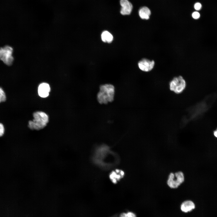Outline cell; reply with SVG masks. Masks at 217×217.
Wrapping results in <instances>:
<instances>
[{"instance_id": "6da1fadb", "label": "cell", "mask_w": 217, "mask_h": 217, "mask_svg": "<svg viewBox=\"0 0 217 217\" xmlns=\"http://www.w3.org/2000/svg\"><path fill=\"white\" fill-rule=\"evenodd\" d=\"M186 181V175L181 170L170 172L166 180V186L170 189L175 190L182 185Z\"/></svg>"}, {"instance_id": "7a4b0ae2", "label": "cell", "mask_w": 217, "mask_h": 217, "mask_svg": "<svg viewBox=\"0 0 217 217\" xmlns=\"http://www.w3.org/2000/svg\"><path fill=\"white\" fill-rule=\"evenodd\" d=\"M115 89L112 84H106L101 85L97 95V99L101 104H106L113 100Z\"/></svg>"}, {"instance_id": "3957f363", "label": "cell", "mask_w": 217, "mask_h": 217, "mask_svg": "<svg viewBox=\"0 0 217 217\" xmlns=\"http://www.w3.org/2000/svg\"><path fill=\"white\" fill-rule=\"evenodd\" d=\"M33 120L28 122V127L31 129L39 130L45 127L49 121L48 115L44 112H36L33 115Z\"/></svg>"}, {"instance_id": "277c9868", "label": "cell", "mask_w": 217, "mask_h": 217, "mask_svg": "<svg viewBox=\"0 0 217 217\" xmlns=\"http://www.w3.org/2000/svg\"><path fill=\"white\" fill-rule=\"evenodd\" d=\"M186 86V81L181 76L174 77L169 83L170 90L177 94L182 93L185 89Z\"/></svg>"}, {"instance_id": "5b68a950", "label": "cell", "mask_w": 217, "mask_h": 217, "mask_svg": "<svg viewBox=\"0 0 217 217\" xmlns=\"http://www.w3.org/2000/svg\"><path fill=\"white\" fill-rule=\"evenodd\" d=\"M13 51V48L8 46L0 48V59L7 65H11L12 64L14 60Z\"/></svg>"}, {"instance_id": "8992f818", "label": "cell", "mask_w": 217, "mask_h": 217, "mask_svg": "<svg viewBox=\"0 0 217 217\" xmlns=\"http://www.w3.org/2000/svg\"><path fill=\"white\" fill-rule=\"evenodd\" d=\"M155 65L154 60H150L146 58H143L138 63L139 68L142 71L149 72L153 68Z\"/></svg>"}, {"instance_id": "52a82bcc", "label": "cell", "mask_w": 217, "mask_h": 217, "mask_svg": "<svg viewBox=\"0 0 217 217\" xmlns=\"http://www.w3.org/2000/svg\"><path fill=\"white\" fill-rule=\"evenodd\" d=\"M120 5L121 7L120 13L123 15L130 14L131 13L133 6L128 0H120Z\"/></svg>"}, {"instance_id": "ba28073f", "label": "cell", "mask_w": 217, "mask_h": 217, "mask_svg": "<svg viewBox=\"0 0 217 217\" xmlns=\"http://www.w3.org/2000/svg\"><path fill=\"white\" fill-rule=\"evenodd\" d=\"M50 90V87L48 84L42 83L38 87V94L42 97H46L49 96Z\"/></svg>"}, {"instance_id": "9c48e42d", "label": "cell", "mask_w": 217, "mask_h": 217, "mask_svg": "<svg viewBox=\"0 0 217 217\" xmlns=\"http://www.w3.org/2000/svg\"><path fill=\"white\" fill-rule=\"evenodd\" d=\"M195 208L194 203L190 200H186L184 201L181 206L182 211L186 213L190 212Z\"/></svg>"}, {"instance_id": "30bf717a", "label": "cell", "mask_w": 217, "mask_h": 217, "mask_svg": "<svg viewBox=\"0 0 217 217\" xmlns=\"http://www.w3.org/2000/svg\"><path fill=\"white\" fill-rule=\"evenodd\" d=\"M139 14L142 19L148 20L151 14V11L148 7H143L140 9L139 11Z\"/></svg>"}, {"instance_id": "8fae6325", "label": "cell", "mask_w": 217, "mask_h": 217, "mask_svg": "<svg viewBox=\"0 0 217 217\" xmlns=\"http://www.w3.org/2000/svg\"><path fill=\"white\" fill-rule=\"evenodd\" d=\"M101 38L103 42L110 43L113 40V37L112 34L109 32L105 30L102 33Z\"/></svg>"}, {"instance_id": "7c38bea8", "label": "cell", "mask_w": 217, "mask_h": 217, "mask_svg": "<svg viewBox=\"0 0 217 217\" xmlns=\"http://www.w3.org/2000/svg\"><path fill=\"white\" fill-rule=\"evenodd\" d=\"M119 170H116V171H113L110 175V179L114 183L116 182L117 180H118L121 178L124 175V173L122 171H121L118 174Z\"/></svg>"}, {"instance_id": "4fadbf2b", "label": "cell", "mask_w": 217, "mask_h": 217, "mask_svg": "<svg viewBox=\"0 0 217 217\" xmlns=\"http://www.w3.org/2000/svg\"><path fill=\"white\" fill-rule=\"evenodd\" d=\"M7 95L3 88L0 86V104L4 102L7 100Z\"/></svg>"}, {"instance_id": "5bb4252c", "label": "cell", "mask_w": 217, "mask_h": 217, "mask_svg": "<svg viewBox=\"0 0 217 217\" xmlns=\"http://www.w3.org/2000/svg\"><path fill=\"white\" fill-rule=\"evenodd\" d=\"M119 217H136V216L134 213L131 212H129L121 213Z\"/></svg>"}, {"instance_id": "9a60e30c", "label": "cell", "mask_w": 217, "mask_h": 217, "mask_svg": "<svg viewBox=\"0 0 217 217\" xmlns=\"http://www.w3.org/2000/svg\"><path fill=\"white\" fill-rule=\"evenodd\" d=\"M5 129L4 124L0 122V137H2L5 134Z\"/></svg>"}, {"instance_id": "2e32d148", "label": "cell", "mask_w": 217, "mask_h": 217, "mask_svg": "<svg viewBox=\"0 0 217 217\" xmlns=\"http://www.w3.org/2000/svg\"><path fill=\"white\" fill-rule=\"evenodd\" d=\"M200 13L197 11L193 12L192 14V16L194 19H198L200 17Z\"/></svg>"}, {"instance_id": "e0dca14e", "label": "cell", "mask_w": 217, "mask_h": 217, "mask_svg": "<svg viewBox=\"0 0 217 217\" xmlns=\"http://www.w3.org/2000/svg\"><path fill=\"white\" fill-rule=\"evenodd\" d=\"M201 7V5L200 3H196L194 5V8L197 10H200Z\"/></svg>"}, {"instance_id": "ac0fdd59", "label": "cell", "mask_w": 217, "mask_h": 217, "mask_svg": "<svg viewBox=\"0 0 217 217\" xmlns=\"http://www.w3.org/2000/svg\"><path fill=\"white\" fill-rule=\"evenodd\" d=\"M214 134L215 137H217V129L214 131Z\"/></svg>"}]
</instances>
